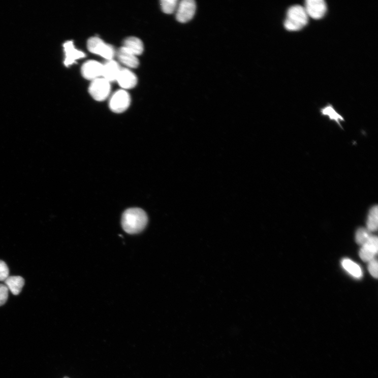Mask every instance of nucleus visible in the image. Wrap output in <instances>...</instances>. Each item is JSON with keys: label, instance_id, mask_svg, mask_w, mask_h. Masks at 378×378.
I'll list each match as a JSON object with an SVG mask.
<instances>
[{"label": "nucleus", "instance_id": "obj_2", "mask_svg": "<svg viewBox=\"0 0 378 378\" xmlns=\"http://www.w3.org/2000/svg\"><path fill=\"white\" fill-rule=\"evenodd\" d=\"M308 21V16L305 8L296 5L289 9L285 26L289 30L296 31L302 29L307 25Z\"/></svg>", "mask_w": 378, "mask_h": 378}, {"label": "nucleus", "instance_id": "obj_10", "mask_svg": "<svg viewBox=\"0 0 378 378\" xmlns=\"http://www.w3.org/2000/svg\"><path fill=\"white\" fill-rule=\"evenodd\" d=\"M120 86L124 89H131L137 83V78L135 74L128 69H121L117 78Z\"/></svg>", "mask_w": 378, "mask_h": 378}, {"label": "nucleus", "instance_id": "obj_23", "mask_svg": "<svg viewBox=\"0 0 378 378\" xmlns=\"http://www.w3.org/2000/svg\"><path fill=\"white\" fill-rule=\"evenodd\" d=\"M368 271L370 274L375 278H377V261L373 259L368 262Z\"/></svg>", "mask_w": 378, "mask_h": 378}, {"label": "nucleus", "instance_id": "obj_7", "mask_svg": "<svg viewBox=\"0 0 378 378\" xmlns=\"http://www.w3.org/2000/svg\"><path fill=\"white\" fill-rule=\"evenodd\" d=\"M304 8L308 17L316 20L324 17L327 11V5L324 0H307Z\"/></svg>", "mask_w": 378, "mask_h": 378}, {"label": "nucleus", "instance_id": "obj_12", "mask_svg": "<svg viewBox=\"0 0 378 378\" xmlns=\"http://www.w3.org/2000/svg\"><path fill=\"white\" fill-rule=\"evenodd\" d=\"M120 70L116 61L113 59L108 60L103 65L102 76L109 83L116 81Z\"/></svg>", "mask_w": 378, "mask_h": 378}, {"label": "nucleus", "instance_id": "obj_15", "mask_svg": "<svg viewBox=\"0 0 378 378\" xmlns=\"http://www.w3.org/2000/svg\"><path fill=\"white\" fill-rule=\"evenodd\" d=\"M5 285L13 294L19 295L24 286V279L19 276H9L5 281Z\"/></svg>", "mask_w": 378, "mask_h": 378}, {"label": "nucleus", "instance_id": "obj_22", "mask_svg": "<svg viewBox=\"0 0 378 378\" xmlns=\"http://www.w3.org/2000/svg\"><path fill=\"white\" fill-rule=\"evenodd\" d=\"M9 296V289L6 285H0V306L4 305L7 301Z\"/></svg>", "mask_w": 378, "mask_h": 378}, {"label": "nucleus", "instance_id": "obj_1", "mask_svg": "<svg viewBox=\"0 0 378 378\" xmlns=\"http://www.w3.org/2000/svg\"><path fill=\"white\" fill-rule=\"evenodd\" d=\"M147 223L146 213L139 208H131L125 210L122 216L123 229L129 234L140 233L146 228Z\"/></svg>", "mask_w": 378, "mask_h": 378}, {"label": "nucleus", "instance_id": "obj_18", "mask_svg": "<svg viewBox=\"0 0 378 378\" xmlns=\"http://www.w3.org/2000/svg\"><path fill=\"white\" fill-rule=\"evenodd\" d=\"M321 113L323 115L328 116L330 120L335 121L341 127L340 122L343 121L344 119L336 111L332 105H329L322 108Z\"/></svg>", "mask_w": 378, "mask_h": 378}, {"label": "nucleus", "instance_id": "obj_9", "mask_svg": "<svg viewBox=\"0 0 378 378\" xmlns=\"http://www.w3.org/2000/svg\"><path fill=\"white\" fill-rule=\"evenodd\" d=\"M378 240L377 236H372L369 241L361 246L359 251V257L361 259L369 262L374 259L377 253Z\"/></svg>", "mask_w": 378, "mask_h": 378}, {"label": "nucleus", "instance_id": "obj_21", "mask_svg": "<svg viewBox=\"0 0 378 378\" xmlns=\"http://www.w3.org/2000/svg\"><path fill=\"white\" fill-rule=\"evenodd\" d=\"M9 275V268L7 264L0 260V281H5Z\"/></svg>", "mask_w": 378, "mask_h": 378}, {"label": "nucleus", "instance_id": "obj_3", "mask_svg": "<svg viewBox=\"0 0 378 378\" xmlns=\"http://www.w3.org/2000/svg\"><path fill=\"white\" fill-rule=\"evenodd\" d=\"M87 48L91 53L99 55L108 60H112L115 54L114 47L98 37H92L88 40Z\"/></svg>", "mask_w": 378, "mask_h": 378}, {"label": "nucleus", "instance_id": "obj_11", "mask_svg": "<svg viewBox=\"0 0 378 378\" xmlns=\"http://www.w3.org/2000/svg\"><path fill=\"white\" fill-rule=\"evenodd\" d=\"M64 49L66 54L65 65L69 67L75 63L76 60L84 58L85 54L75 48L72 41H68L64 44Z\"/></svg>", "mask_w": 378, "mask_h": 378}, {"label": "nucleus", "instance_id": "obj_4", "mask_svg": "<svg viewBox=\"0 0 378 378\" xmlns=\"http://www.w3.org/2000/svg\"><path fill=\"white\" fill-rule=\"evenodd\" d=\"M111 89L110 83L104 78H99L92 81L89 92L92 98L97 101H103L109 96Z\"/></svg>", "mask_w": 378, "mask_h": 378}, {"label": "nucleus", "instance_id": "obj_6", "mask_svg": "<svg viewBox=\"0 0 378 378\" xmlns=\"http://www.w3.org/2000/svg\"><path fill=\"white\" fill-rule=\"evenodd\" d=\"M196 4L194 0H182L178 5L176 19L184 23L191 21L196 13Z\"/></svg>", "mask_w": 378, "mask_h": 378}, {"label": "nucleus", "instance_id": "obj_14", "mask_svg": "<svg viewBox=\"0 0 378 378\" xmlns=\"http://www.w3.org/2000/svg\"><path fill=\"white\" fill-rule=\"evenodd\" d=\"M122 47L136 56L141 54L144 51L143 42L136 37L126 39L123 42Z\"/></svg>", "mask_w": 378, "mask_h": 378}, {"label": "nucleus", "instance_id": "obj_8", "mask_svg": "<svg viewBox=\"0 0 378 378\" xmlns=\"http://www.w3.org/2000/svg\"><path fill=\"white\" fill-rule=\"evenodd\" d=\"M103 65L96 60H88L81 69L83 76L88 80H94L102 76Z\"/></svg>", "mask_w": 378, "mask_h": 378}, {"label": "nucleus", "instance_id": "obj_13", "mask_svg": "<svg viewBox=\"0 0 378 378\" xmlns=\"http://www.w3.org/2000/svg\"><path fill=\"white\" fill-rule=\"evenodd\" d=\"M117 56L119 61L126 67L136 68L139 66V62L136 56L123 47L118 50Z\"/></svg>", "mask_w": 378, "mask_h": 378}, {"label": "nucleus", "instance_id": "obj_17", "mask_svg": "<svg viewBox=\"0 0 378 378\" xmlns=\"http://www.w3.org/2000/svg\"><path fill=\"white\" fill-rule=\"evenodd\" d=\"M378 225V209L376 205L373 206L369 210L367 220V229L370 232L376 231Z\"/></svg>", "mask_w": 378, "mask_h": 378}, {"label": "nucleus", "instance_id": "obj_16", "mask_svg": "<svg viewBox=\"0 0 378 378\" xmlns=\"http://www.w3.org/2000/svg\"><path fill=\"white\" fill-rule=\"evenodd\" d=\"M343 269L353 276L360 278L362 276V271L359 265L349 259H344L341 261Z\"/></svg>", "mask_w": 378, "mask_h": 378}, {"label": "nucleus", "instance_id": "obj_5", "mask_svg": "<svg viewBox=\"0 0 378 378\" xmlns=\"http://www.w3.org/2000/svg\"><path fill=\"white\" fill-rule=\"evenodd\" d=\"M131 104L129 93L124 90L116 91L110 99L109 108L115 113H121L127 110Z\"/></svg>", "mask_w": 378, "mask_h": 378}, {"label": "nucleus", "instance_id": "obj_19", "mask_svg": "<svg viewBox=\"0 0 378 378\" xmlns=\"http://www.w3.org/2000/svg\"><path fill=\"white\" fill-rule=\"evenodd\" d=\"M372 235L367 229L360 228L356 233L355 239L357 243L361 246L366 244Z\"/></svg>", "mask_w": 378, "mask_h": 378}, {"label": "nucleus", "instance_id": "obj_20", "mask_svg": "<svg viewBox=\"0 0 378 378\" xmlns=\"http://www.w3.org/2000/svg\"><path fill=\"white\" fill-rule=\"evenodd\" d=\"M179 2L177 0H162L161 2L163 12L167 14H171L177 9Z\"/></svg>", "mask_w": 378, "mask_h": 378}]
</instances>
